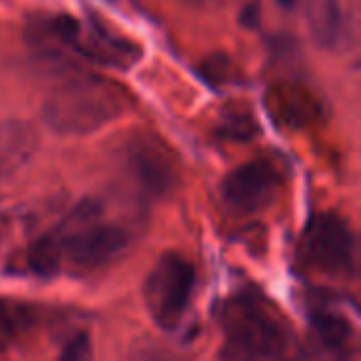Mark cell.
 I'll return each mask as SVG.
<instances>
[{
  "mask_svg": "<svg viewBox=\"0 0 361 361\" xmlns=\"http://www.w3.org/2000/svg\"><path fill=\"white\" fill-rule=\"evenodd\" d=\"M129 245V228L110 218L104 203L87 199L23 250L19 271L40 279L89 275L118 260Z\"/></svg>",
  "mask_w": 361,
  "mask_h": 361,
  "instance_id": "obj_1",
  "label": "cell"
},
{
  "mask_svg": "<svg viewBox=\"0 0 361 361\" xmlns=\"http://www.w3.org/2000/svg\"><path fill=\"white\" fill-rule=\"evenodd\" d=\"M222 330V357L279 360L290 355L294 332L281 313L258 288L233 292L218 309Z\"/></svg>",
  "mask_w": 361,
  "mask_h": 361,
  "instance_id": "obj_2",
  "label": "cell"
},
{
  "mask_svg": "<svg viewBox=\"0 0 361 361\" xmlns=\"http://www.w3.org/2000/svg\"><path fill=\"white\" fill-rule=\"evenodd\" d=\"M42 110L47 123L61 133H91L121 116L127 108L125 91L97 74L82 70L57 72Z\"/></svg>",
  "mask_w": 361,
  "mask_h": 361,
  "instance_id": "obj_3",
  "label": "cell"
},
{
  "mask_svg": "<svg viewBox=\"0 0 361 361\" xmlns=\"http://www.w3.org/2000/svg\"><path fill=\"white\" fill-rule=\"evenodd\" d=\"M42 30L47 38L57 44V49H68L99 68L125 72L142 57V47L133 38L125 36L95 15H89L87 19L53 15L42 21Z\"/></svg>",
  "mask_w": 361,
  "mask_h": 361,
  "instance_id": "obj_4",
  "label": "cell"
},
{
  "mask_svg": "<svg viewBox=\"0 0 361 361\" xmlns=\"http://www.w3.org/2000/svg\"><path fill=\"white\" fill-rule=\"evenodd\" d=\"M195 288L197 269L186 256L167 252L157 258L142 290L144 305L152 322L165 332L180 330L184 317L190 311Z\"/></svg>",
  "mask_w": 361,
  "mask_h": 361,
  "instance_id": "obj_5",
  "label": "cell"
},
{
  "mask_svg": "<svg viewBox=\"0 0 361 361\" xmlns=\"http://www.w3.org/2000/svg\"><path fill=\"white\" fill-rule=\"evenodd\" d=\"M298 258L313 273L353 277L357 273V239L343 216L319 212L311 216L302 231Z\"/></svg>",
  "mask_w": 361,
  "mask_h": 361,
  "instance_id": "obj_6",
  "label": "cell"
},
{
  "mask_svg": "<svg viewBox=\"0 0 361 361\" xmlns=\"http://www.w3.org/2000/svg\"><path fill=\"white\" fill-rule=\"evenodd\" d=\"M283 173L271 159L247 161L222 180V203L233 216H254L277 199Z\"/></svg>",
  "mask_w": 361,
  "mask_h": 361,
  "instance_id": "obj_7",
  "label": "cell"
},
{
  "mask_svg": "<svg viewBox=\"0 0 361 361\" xmlns=\"http://www.w3.org/2000/svg\"><path fill=\"white\" fill-rule=\"evenodd\" d=\"M125 171L140 195L159 199L176 184V163L171 154L152 137L133 140L125 150Z\"/></svg>",
  "mask_w": 361,
  "mask_h": 361,
  "instance_id": "obj_8",
  "label": "cell"
},
{
  "mask_svg": "<svg viewBox=\"0 0 361 361\" xmlns=\"http://www.w3.org/2000/svg\"><path fill=\"white\" fill-rule=\"evenodd\" d=\"M311 328L315 343L332 357H347L355 347V322L345 302L324 298L311 305Z\"/></svg>",
  "mask_w": 361,
  "mask_h": 361,
  "instance_id": "obj_9",
  "label": "cell"
},
{
  "mask_svg": "<svg viewBox=\"0 0 361 361\" xmlns=\"http://www.w3.org/2000/svg\"><path fill=\"white\" fill-rule=\"evenodd\" d=\"M38 146L32 125L21 121H0V178L15 173Z\"/></svg>",
  "mask_w": 361,
  "mask_h": 361,
  "instance_id": "obj_10",
  "label": "cell"
},
{
  "mask_svg": "<svg viewBox=\"0 0 361 361\" xmlns=\"http://www.w3.org/2000/svg\"><path fill=\"white\" fill-rule=\"evenodd\" d=\"M40 324V309L21 300L0 298V353L19 347Z\"/></svg>",
  "mask_w": 361,
  "mask_h": 361,
  "instance_id": "obj_11",
  "label": "cell"
},
{
  "mask_svg": "<svg viewBox=\"0 0 361 361\" xmlns=\"http://www.w3.org/2000/svg\"><path fill=\"white\" fill-rule=\"evenodd\" d=\"M218 131L222 137L226 140H250L258 133V123L252 114L250 108L243 106H228L222 110L220 123H218Z\"/></svg>",
  "mask_w": 361,
  "mask_h": 361,
  "instance_id": "obj_12",
  "label": "cell"
},
{
  "mask_svg": "<svg viewBox=\"0 0 361 361\" xmlns=\"http://www.w3.org/2000/svg\"><path fill=\"white\" fill-rule=\"evenodd\" d=\"M89 355V341L85 334H76L70 345H66V349L61 351V357H72V360H78V357H87Z\"/></svg>",
  "mask_w": 361,
  "mask_h": 361,
  "instance_id": "obj_13",
  "label": "cell"
},
{
  "mask_svg": "<svg viewBox=\"0 0 361 361\" xmlns=\"http://www.w3.org/2000/svg\"><path fill=\"white\" fill-rule=\"evenodd\" d=\"M281 2H286V4H294L296 0H281Z\"/></svg>",
  "mask_w": 361,
  "mask_h": 361,
  "instance_id": "obj_14",
  "label": "cell"
}]
</instances>
